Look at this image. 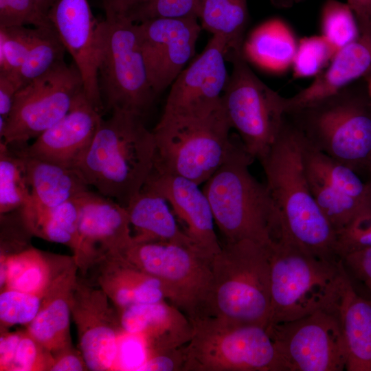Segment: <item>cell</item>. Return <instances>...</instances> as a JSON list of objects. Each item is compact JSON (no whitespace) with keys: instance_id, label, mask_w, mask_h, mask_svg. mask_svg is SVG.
<instances>
[{"instance_id":"cell-20","label":"cell","mask_w":371,"mask_h":371,"mask_svg":"<svg viewBox=\"0 0 371 371\" xmlns=\"http://www.w3.org/2000/svg\"><path fill=\"white\" fill-rule=\"evenodd\" d=\"M144 187L162 195L183 225L193 245L210 258L221 250L210 202L200 185L186 177L154 169Z\"/></svg>"},{"instance_id":"cell-37","label":"cell","mask_w":371,"mask_h":371,"mask_svg":"<svg viewBox=\"0 0 371 371\" xmlns=\"http://www.w3.org/2000/svg\"><path fill=\"white\" fill-rule=\"evenodd\" d=\"M335 54L332 47L322 35L303 38L298 42L291 66L293 77L317 76Z\"/></svg>"},{"instance_id":"cell-32","label":"cell","mask_w":371,"mask_h":371,"mask_svg":"<svg viewBox=\"0 0 371 371\" xmlns=\"http://www.w3.org/2000/svg\"><path fill=\"white\" fill-rule=\"evenodd\" d=\"M31 201L23 155L16 148L0 142V214Z\"/></svg>"},{"instance_id":"cell-31","label":"cell","mask_w":371,"mask_h":371,"mask_svg":"<svg viewBox=\"0 0 371 371\" xmlns=\"http://www.w3.org/2000/svg\"><path fill=\"white\" fill-rule=\"evenodd\" d=\"M302 139L304 164L309 180L371 203V183L368 181L362 180L351 168L311 146L303 136Z\"/></svg>"},{"instance_id":"cell-7","label":"cell","mask_w":371,"mask_h":371,"mask_svg":"<svg viewBox=\"0 0 371 371\" xmlns=\"http://www.w3.org/2000/svg\"><path fill=\"white\" fill-rule=\"evenodd\" d=\"M222 104L196 113H164L152 131L154 169L205 183L225 160L234 141Z\"/></svg>"},{"instance_id":"cell-46","label":"cell","mask_w":371,"mask_h":371,"mask_svg":"<svg viewBox=\"0 0 371 371\" xmlns=\"http://www.w3.org/2000/svg\"><path fill=\"white\" fill-rule=\"evenodd\" d=\"M53 356L50 371L89 370L81 351L73 348L72 345L54 352Z\"/></svg>"},{"instance_id":"cell-9","label":"cell","mask_w":371,"mask_h":371,"mask_svg":"<svg viewBox=\"0 0 371 371\" xmlns=\"http://www.w3.org/2000/svg\"><path fill=\"white\" fill-rule=\"evenodd\" d=\"M98 82L104 108L111 113L124 111L143 117L157 96L136 23L126 15L108 14L100 21Z\"/></svg>"},{"instance_id":"cell-22","label":"cell","mask_w":371,"mask_h":371,"mask_svg":"<svg viewBox=\"0 0 371 371\" xmlns=\"http://www.w3.org/2000/svg\"><path fill=\"white\" fill-rule=\"evenodd\" d=\"M78 267L73 257L56 274L26 330L52 353L71 346L70 301Z\"/></svg>"},{"instance_id":"cell-52","label":"cell","mask_w":371,"mask_h":371,"mask_svg":"<svg viewBox=\"0 0 371 371\" xmlns=\"http://www.w3.org/2000/svg\"><path fill=\"white\" fill-rule=\"evenodd\" d=\"M366 83L368 93L371 99V75L366 78Z\"/></svg>"},{"instance_id":"cell-34","label":"cell","mask_w":371,"mask_h":371,"mask_svg":"<svg viewBox=\"0 0 371 371\" xmlns=\"http://www.w3.org/2000/svg\"><path fill=\"white\" fill-rule=\"evenodd\" d=\"M308 182L318 206L336 233L359 217L371 213L370 202L352 197L324 184L309 179Z\"/></svg>"},{"instance_id":"cell-42","label":"cell","mask_w":371,"mask_h":371,"mask_svg":"<svg viewBox=\"0 0 371 371\" xmlns=\"http://www.w3.org/2000/svg\"><path fill=\"white\" fill-rule=\"evenodd\" d=\"M371 247V213L363 215L337 233V250L341 259L345 254Z\"/></svg>"},{"instance_id":"cell-36","label":"cell","mask_w":371,"mask_h":371,"mask_svg":"<svg viewBox=\"0 0 371 371\" xmlns=\"http://www.w3.org/2000/svg\"><path fill=\"white\" fill-rule=\"evenodd\" d=\"M36 28L0 27V73L14 76L23 65L34 40Z\"/></svg>"},{"instance_id":"cell-15","label":"cell","mask_w":371,"mask_h":371,"mask_svg":"<svg viewBox=\"0 0 371 371\" xmlns=\"http://www.w3.org/2000/svg\"><path fill=\"white\" fill-rule=\"evenodd\" d=\"M196 18L160 17L136 23L151 86L157 95L193 57L201 25Z\"/></svg>"},{"instance_id":"cell-50","label":"cell","mask_w":371,"mask_h":371,"mask_svg":"<svg viewBox=\"0 0 371 371\" xmlns=\"http://www.w3.org/2000/svg\"><path fill=\"white\" fill-rule=\"evenodd\" d=\"M105 15H126L150 0H102Z\"/></svg>"},{"instance_id":"cell-39","label":"cell","mask_w":371,"mask_h":371,"mask_svg":"<svg viewBox=\"0 0 371 371\" xmlns=\"http://www.w3.org/2000/svg\"><path fill=\"white\" fill-rule=\"evenodd\" d=\"M203 1L150 0L126 16L135 23L160 17L199 19Z\"/></svg>"},{"instance_id":"cell-6","label":"cell","mask_w":371,"mask_h":371,"mask_svg":"<svg viewBox=\"0 0 371 371\" xmlns=\"http://www.w3.org/2000/svg\"><path fill=\"white\" fill-rule=\"evenodd\" d=\"M221 246L212 260L210 289L203 316L267 328L271 311L268 247L251 240Z\"/></svg>"},{"instance_id":"cell-14","label":"cell","mask_w":371,"mask_h":371,"mask_svg":"<svg viewBox=\"0 0 371 371\" xmlns=\"http://www.w3.org/2000/svg\"><path fill=\"white\" fill-rule=\"evenodd\" d=\"M106 293L78 276L70 307L80 350L89 370H113L118 338L123 331L117 308Z\"/></svg>"},{"instance_id":"cell-17","label":"cell","mask_w":371,"mask_h":371,"mask_svg":"<svg viewBox=\"0 0 371 371\" xmlns=\"http://www.w3.org/2000/svg\"><path fill=\"white\" fill-rule=\"evenodd\" d=\"M47 17L78 69L87 98L100 111L104 108L98 82L100 21L87 0H55Z\"/></svg>"},{"instance_id":"cell-19","label":"cell","mask_w":371,"mask_h":371,"mask_svg":"<svg viewBox=\"0 0 371 371\" xmlns=\"http://www.w3.org/2000/svg\"><path fill=\"white\" fill-rule=\"evenodd\" d=\"M102 119V113L83 90L63 118L31 144L16 148L30 157L76 168L89 148Z\"/></svg>"},{"instance_id":"cell-23","label":"cell","mask_w":371,"mask_h":371,"mask_svg":"<svg viewBox=\"0 0 371 371\" xmlns=\"http://www.w3.org/2000/svg\"><path fill=\"white\" fill-rule=\"evenodd\" d=\"M371 74V29L340 49L307 87L286 98L285 113L331 95ZM370 76V75H369Z\"/></svg>"},{"instance_id":"cell-44","label":"cell","mask_w":371,"mask_h":371,"mask_svg":"<svg viewBox=\"0 0 371 371\" xmlns=\"http://www.w3.org/2000/svg\"><path fill=\"white\" fill-rule=\"evenodd\" d=\"M186 346L148 357L137 371H183Z\"/></svg>"},{"instance_id":"cell-5","label":"cell","mask_w":371,"mask_h":371,"mask_svg":"<svg viewBox=\"0 0 371 371\" xmlns=\"http://www.w3.org/2000/svg\"><path fill=\"white\" fill-rule=\"evenodd\" d=\"M286 116L313 148L359 175L371 172V99L353 83Z\"/></svg>"},{"instance_id":"cell-18","label":"cell","mask_w":371,"mask_h":371,"mask_svg":"<svg viewBox=\"0 0 371 371\" xmlns=\"http://www.w3.org/2000/svg\"><path fill=\"white\" fill-rule=\"evenodd\" d=\"M225 40L212 35L202 53L170 85L164 113H196L221 105V97L229 78Z\"/></svg>"},{"instance_id":"cell-49","label":"cell","mask_w":371,"mask_h":371,"mask_svg":"<svg viewBox=\"0 0 371 371\" xmlns=\"http://www.w3.org/2000/svg\"><path fill=\"white\" fill-rule=\"evenodd\" d=\"M358 23L359 31L371 28V0H347Z\"/></svg>"},{"instance_id":"cell-28","label":"cell","mask_w":371,"mask_h":371,"mask_svg":"<svg viewBox=\"0 0 371 371\" xmlns=\"http://www.w3.org/2000/svg\"><path fill=\"white\" fill-rule=\"evenodd\" d=\"M298 42L287 23L278 18L257 26L244 41L243 55L259 67L282 73L292 66Z\"/></svg>"},{"instance_id":"cell-11","label":"cell","mask_w":371,"mask_h":371,"mask_svg":"<svg viewBox=\"0 0 371 371\" xmlns=\"http://www.w3.org/2000/svg\"><path fill=\"white\" fill-rule=\"evenodd\" d=\"M122 256L157 278L166 300L190 319L203 315L212 279V258L194 247L133 243Z\"/></svg>"},{"instance_id":"cell-27","label":"cell","mask_w":371,"mask_h":371,"mask_svg":"<svg viewBox=\"0 0 371 371\" xmlns=\"http://www.w3.org/2000/svg\"><path fill=\"white\" fill-rule=\"evenodd\" d=\"M348 371H371V299L358 295L350 280L338 307Z\"/></svg>"},{"instance_id":"cell-53","label":"cell","mask_w":371,"mask_h":371,"mask_svg":"<svg viewBox=\"0 0 371 371\" xmlns=\"http://www.w3.org/2000/svg\"><path fill=\"white\" fill-rule=\"evenodd\" d=\"M367 181H368L370 183H371V172L370 173V175L368 176V179Z\"/></svg>"},{"instance_id":"cell-13","label":"cell","mask_w":371,"mask_h":371,"mask_svg":"<svg viewBox=\"0 0 371 371\" xmlns=\"http://www.w3.org/2000/svg\"><path fill=\"white\" fill-rule=\"evenodd\" d=\"M286 371H342L347 355L337 311L269 325Z\"/></svg>"},{"instance_id":"cell-8","label":"cell","mask_w":371,"mask_h":371,"mask_svg":"<svg viewBox=\"0 0 371 371\" xmlns=\"http://www.w3.org/2000/svg\"><path fill=\"white\" fill-rule=\"evenodd\" d=\"M190 320L183 371H286L266 328L210 316Z\"/></svg>"},{"instance_id":"cell-26","label":"cell","mask_w":371,"mask_h":371,"mask_svg":"<svg viewBox=\"0 0 371 371\" xmlns=\"http://www.w3.org/2000/svg\"><path fill=\"white\" fill-rule=\"evenodd\" d=\"M23 155L31 203L43 208H52L89 190V186L77 168Z\"/></svg>"},{"instance_id":"cell-10","label":"cell","mask_w":371,"mask_h":371,"mask_svg":"<svg viewBox=\"0 0 371 371\" xmlns=\"http://www.w3.org/2000/svg\"><path fill=\"white\" fill-rule=\"evenodd\" d=\"M231 63L233 67L222 94V107L246 152L254 160L260 161L279 134L286 98L262 82L243 54Z\"/></svg>"},{"instance_id":"cell-41","label":"cell","mask_w":371,"mask_h":371,"mask_svg":"<svg viewBox=\"0 0 371 371\" xmlns=\"http://www.w3.org/2000/svg\"><path fill=\"white\" fill-rule=\"evenodd\" d=\"M53 353L25 330L18 345L10 371H50Z\"/></svg>"},{"instance_id":"cell-48","label":"cell","mask_w":371,"mask_h":371,"mask_svg":"<svg viewBox=\"0 0 371 371\" xmlns=\"http://www.w3.org/2000/svg\"><path fill=\"white\" fill-rule=\"evenodd\" d=\"M20 89L17 82L10 76L0 74V116L7 120L16 93Z\"/></svg>"},{"instance_id":"cell-1","label":"cell","mask_w":371,"mask_h":371,"mask_svg":"<svg viewBox=\"0 0 371 371\" xmlns=\"http://www.w3.org/2000/svg\"><path fill=\"white\" fill-rule=\"evenodd\" d=\"M302 144L300 132L285 115L276 141L259 161L280 213V237L318 258L340 260L337 233L311 192Z\"/></svg>"},{"instance_id":"cell-43","label":"cell","mask_w":371,"mask_h":371,"mask_svg":"<svg viewBox=\"0 0 371 371\" xmlns=\"http://www.w3.org/2000/svg\"><path fill=\"white\" fill-rule=\"evenodd\" d=\"M146 357V348L142 339L123 330L118 338L117 357L113 370L137 371Z\"/></svg>"},{"instance_id":"cell-30","label":"cell","mask_w":371,"mask_h":371,"mask_svg":"<svg viewBox=\"0 0 371 371\" xmlns=\"http://www.w3.org/2000/svg\"><path fill=\"white\" fill-rule=\"evenodd\" d=\"M199 19L202 29L225 40L227 60L243 54L249 20L247 0H204Z\"/></svg>"},{"instance_id":"cell-51","label":"cell","mask_w":371,"mask_h":371,"mask_svg":"<svg viewBox=\"0 0 371 371\" xmlns=\"http://www.w3.org/2000/svg\"><path fill=\"white\" fill-rule=\"evenodd\" d=\"M39 11L45 16H47L49 9L55 0H33Z\"/></svg>"},{"instance_id":"cell-16","label":"cell","mask_w":371,"mask_h":371,"mask_svg":"<svg viewBox=\"0 0 371 371\" xmlns=\"http://www.w3.org/2000/svg\"><path fill=\"white\" fill-rule=\"evenodd\" d=\"M131 227L125 207L100 193L85 192L73 256L78 269L85 273L104 258L122 254L133 243Z\"/></svg>"},{"instance_id":"cell-45","label":"cell","mask_w":371,"mask_h":371,"mask_svg":"<svg viewBox=\"0 0 371 371\" xmlns=\"http://www.w3.org/2000/svg\"><path fill=\"white\" fill-rule=\"evenodd\" d=\"M341 259L345 269L361 281L371 294V247L348 253Z\"/></svg>"},{"instance_id":"cell-29","label":"cell","mask_w":371,"mask_h":371,"mask_svg":"<svg viewBox=\"0 0 371 371\" xmlns=\"http://www.w3.org/2000/svg\"><path fill=\"white\" fill-rule=\"evenodd\" d=\"M67 262L54 270L47 258L32 247L10 254H1V289L44 293L54 277Z\"/></svg>"},{"instance_id":"cell-25","label":"cell","mask_w":371,"mask_h":371,"mask_svg":"<svg viewBox=\"0 0 371 371\" xmlns=\"http://www.w3.org/2000/svg\"><path fill=\"white\" fill-rule=\"evenodd\" d=\"M170 207L162 195L143 186L126 207L134 229L133 243H166L195 247L180 229Z\"/></svg>"},{"instance_id":"cell-47","label":"cell","mask_w":371,"mask_h":371,"mask_svg":"<svg viewBox=\"0 0 371 371\" xmlns=\"http://www.w3.org/2000/svg\"><path fill=\"white\" fill-rule=\"evenodd\" d=\"M23 331L8 332L1 329L0 370L10 371Z\"/></svg>"},{"instance_id":"cell-35","label":"cell","mask_w":371,"mask_h":371,"mask_svg":"<svg viewBox=\"0 0 371 371\" xmlns=\"http://www.w3.org/2000/svg\"><path fill=\"white\" fill-rule=\"evenodd\" d=\"M322 36L332 47L335 54L342 47L356 40L360 34L355 16L346 3L326 0L320 14Z\"/></svg>"},{"instance_id":"cell-21","label":"cell","mask_w":371,"mask_h":371,"mask_svg":"<svg viewBox=\"0 0 371 371\" xmlns=\"http://www.w3.org/2000/svg\"><path fill=\"white\" fill-rule=\"evenodd\" d=\"M118 314L122 329L144 341L146 359L156 353L184 346L192 337L190 319L165 300L134 304L119 311Z\"/></svg>"},{"instance_id":"cell-40","label":"cell","mask_w":371,"mask_h":371,"mask_svg":"<svg viewBox=\"0 0 371 371\" xmlns=\"http://www.w3.org/2000/svg\"><path fill=\"white\" fill-rule=\"evenodd\" d=\"M27 25L53 28L48 17L39 11L33 0H0V27Z\"/></svg>"},{"instance_id":"cell-38","label":"cell","mask_w":371,"mask_h":371,"mask_svg":"<svg viewBox=\"0 0 371 371\" xmlns=\"http://www.w3.org/2000/svg\"><path fill=\"white\" fill-rule=\"evenodd\" d=\"M45 293H33L1 289V329L16 324L28 325L36 317Z\"/></svg>"},{"instance_id":"cell-2","label":"cell","mask_w":371,"mask_h":371,"mask_svg":"<svg viewBox=\"0 0 371 371\" xmlns=\"http://www.w3.org/2000/svg\"><path fill=\"white\" fill-rule=\"evenodd\" d=\"M155 155L153 133L142 117L113 111L102 119L76 168L89 186L126 208L152 172Z\"/></svg>"},{"instance_id":"cell-12","label":"cell","mask_w":371,"mask_h":371,"mask_svg":"<svg viewBox=\"0 0 371 371\" xmlns=\"http://www.w3.org/2000/svg\"><path fill=\"white\" fill-rule=\"evenodd\" d=\"M84 90L74 63L65 60L19 89L0 142L22 147L63 118Z\"/></svg>"},{"instance_id":"cell-33","label":"cell","mask_w":371,"mask_h":371,"mask_svg":"<svg viewBox=\"0 0 371 371\" xmlns=\"http://www.w3.org/2000/svg\"><path fill=\"white\" fill-rule=\"evenodd\" d=\"M65 52L54 28H36L34 40L23 65L16 75L8 76L21 89L63 61Z\"/></svg>"},{"instance_id":"cell-24","label":"cell","mask_w":371,"mask_h":371,"mask_svg":"<svg viewBox=\"0 0 371 371\" xmlns=\"http://www.w3.org/2000/svg\"><path fill=\"white\" fill-rule=\"evenodd\" d=\"M98 266L96 282L117 311L134 304L165 300L161 282L122 256H109Z\"/></svg>"},{"instance_id":"cell-3","label":"cell","mask_w":371,"mask_h":371,"mask_svg":"<svg viewBox=\"0 0 371 371\" xmlns=\"http://www.w3.org/2000/svg\"><path fill=\"white\" fill-rule=\"evenodd\" d=\"M253 161L241 141H234L202 190L225 243L251 240L269 247L280 237V216L266 183L249 171Z\"/></svg>"},{"instance_id":"cell-4","label":"cell","mask_w":371,"mask_h":371,"mask_svg":"<svg viewBox=\"0 0 371 371\" xmlns=\"http://www.w3.org/2000/svg\"><path fill=\"white\" fill-rule=\"evenodd\" d=\"M268 249L271 275L268 326L319 311L338 310L350 280L341 260L318 258L284 237L273 241Z\"/></svg>"}]
</instances>
